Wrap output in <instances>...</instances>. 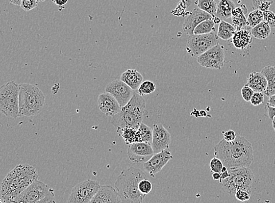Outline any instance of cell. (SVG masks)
<instances>
[{
  "mask_svg": "<svg viewBox=\"0 0 275 203\" xmlns=\"http://www.w3.org/2000/svg\"><path fill=\"white\" fill-rule=\"evenodd\" d=\"M214 155L228 169L249 167L254 159L252 144L241 135H237L233 142L222 139L215 146Z\"/></svg>",
  "mask_w": 275,
  "mask_h": 203,
  "instance_id": "cell-1",
  "label": "cell"
},
{
  "mask_svg": "<svg viewBox=\"0 0 275 203\" xmlns=\"http://www.w3.org/2000/svg\"><path fill=\"white\" fill-rule=\"evenodd\" d=\"M38 179L35 168L29 165H19L10 171L2 183L1 196L9 203Z\"/></svg>",
  "mask_w": 275,
  "mask_h": 203,
  "instance_id": "cell-2",
  "label": "cell"
},
{
  "mask_svg": "<svg viewBox=\"0 0 275 203\" xmlns=\"http://www.w3.org/2000/svg\"><path fill=\"white\" fill-rule=\"evenodd\" d=\"M147 178L142 170L131 167L124 169L118 175L115 188L122 203H143L146 196L139 190V183Z\"/></svg>",
  "mask_w": 275,
  "mask_h": 203,
  "instance_id": "cell-3",
  "label": "cell"
},
{
  "mask_svg": "<svg viewBox=\"0 0 275 203\" xmlns=\"http://www.w3.org/2000/svg\"><path fill=\"white\" fill-rule=\"evenodd\" d=\"M147 113L144 99L136 92L119 114L112 117L111 123L117 132L127 128L138 130Z\"/></svg>",
  "mask_w": 275,
  "mask_h": 203,
  "instance_id": "cell-4",
  "label": "cell"
},
{
  "mask_svg": "<svg viewBox=\"0 0 275 203\" xmlns=\"http://www.w3.org/2000/svg\"><path fill=\"white\" fill-rule=\"evenodd\" d=\"M45 96L38 87L32 84L19 85V116L37 115L44 108Z\"/></svg>",
  "mask_w": 275,
  "mask_h": 203,
  "instance_id": "cell-5",
  "label": "cell"
},
{
  "mask_svg": "<svg viewBox=\"0 0 275 203\" xmlns=\"http://www.w3.org/2000/svg\"><path fill=\"white\" fill-rule=\"evenodd\" d=\"M230 176L222 182V188L231 196H235L239 189L251 190L254 182L253 171L249 167H242L229 169Z\"/></svg>",
  "mask_w": 275,
  "mask_h": 203,
  "instance_id": "cell-6",
  "label": "cell"
},
{
  "mask_svg": "<svg viewBox=\"0 0 275 203\" xmlns=\"http://www.w3.org/2000/svg\"><path fill=\"white\" fill-rule=\"evenodd\" d=\"M0 110L3 115L13 118L19 116V85L11 81L0 89Z\"/></svg>",
  "mask_w": 275,
  "mask_h": 203,
  "instance_id": "cell-7",
  "label": "cell"
},
{
  "mask_svg": "<svg viewBox=\"0 0 275 203\" xmlns=\"http://www.w3.org/2000/svg\"><path fill=\"white\" fill-rule=\"evenodd\" d=\"M217 35L214 32L207 34L188 36L186 50L192 57L198 58L208 50L217 45L218 43Z\"/></svg>",
  "mask_w": 275,
  "mask_h": 203,
  "instance_id": "cell-8",
  "label": "cell"
},
{
  "mask_svg": "<svg viewBox=\"0 0 275 203\" xmlns=\"http://www.w3.org/2000/svg\"><path fill=\"white\" fill-rule=\"evenodd\" d=\"M101 187L99 181L86 180L73 187L68 203H89Z\"/></svg>",
  "mask_w": 275,
  "mask_h": 203,
  "instance_id": "cell-9",
  "label": "cell"
},
{
  "mask_svg": "<svg viewBox=\"0 0 275 203\" xmlns=\"http://www.w3.org/2000/svg\"><path fill=\"white\" fill-rule=\"evenodd\" d=\"M50 190L48 185L37 179L9 203H37L44 198L49 193Z\"/></svg>",
  "mask_w": 275,
  "mask_h": 203,
  "instance_id": "cell-10",
  "label": "cell"
},
{
  "mask_svg": "<svg viewBox=\"0 0 275 203\" xmlns=\"http://www.w3.org/2000/svg\"><path fill=\"white\" fill-rule=\"evenodd\" d=\"M196 61L204 68L221 69L224 65V48L218 44L198 57Z\"/></svg>",
  "mask_w": 275,
  "mask_h": 203,
  "instance_id": "cell-11",
  "label": "cell"
},
{
  "mask_svg": "<svg viewBox=\"0 0 275 203\" xmlns=\"http://www.w3.org/2000/svg\"><path fill=\"white\" fill-rule=\"evenodd\" d=\"M105 92L111 93L117 100L121 108L124 107L129 103L135 92L120 80L110 83L106 87Z\"/></svg>",
  "mask_w": 275,
  "mask_h": 203,
  "instance_id": "cell-12",
  "label": "cell"
},
{
  "mask_svg": "<svg viewBox=\"0 0 275 203\" xmlns=\"http://www.w3.org/2000/svg\"><path fill=\"white\" fill-rule=\"evenodd\" d=\"M155 155L151 144L137 142L130 144L128 155L130 161L135 163H146Z\"/></svg>",
  "mask_w": 275,
  "mask_h": 203,
  "instance_id": "cell-13",
  "label": "cell"
},
{
  "mask_svg": "<svg viewBox=\"0 0 275 203\" xmlns=\"http://www.w3.org/2000/svg\"><path fill=\"white\" fill-rule=\"evenodd\" d=\"M152 146L155 154L168 150L171 143V135L162 124H153Z\"/></svg>",
  "mask_w": 275,
  "mask_h": 203,
  "instance_id": "cell-14",
  "label": "cell"
},
{
  "mask_svg": "<svg viewBox=\"0 0 275 203\" xmlns=\"http://www.w3.org/2000/svg\"><path fill=\"white\" fill-rule=\"evenodd\" d=\"M172 158L173 157L170 151L163 150L160 153L155 154L149 161L144 163V169L152 177H155V174L159 173Z\"/></svg>",
  "mask_w": 275,
  "mask_h": 203,
  "instance_id": "cell-15",
  "label": "cell"
},
{
  "mask_svg": "<svg viewBox=\"0 0 275 203\" xmlns=\"http://www.w3.org/2000/svg\"><path fill=\"white\" fill-rule=\"evenodd\" d=\"M213 18L210 14L196 8L188 14L183 24V29L188 36L193 34L194 31L200 23Z\"/></svg>",
  "mask_w": 275,
  "mask_h": 203,
  "instance_id": "cell-16",
  "label": "cell"
},
{
  "mask_svg": "<svg viewBox=\"0 0 275 203\" xmlns=\"http://www.w3.org/2000/svg\"><path fill=\"white\" fill-rule=\"evenodd\" d=\"M98 107L99 110L106 116H113L121 111V108L117 100L111 93L105 92L98 97Z\"/></svg>",
  "mask_w": 275,
  "mask_h": 203,
  "instance_id": "cell-17",
  "label": "cell"
},
{
  "mask_svg": "<svg viewBox=\"0 0 275 203\" xmlns=\"http://www.w3.org/2000/svg\"><path fill=\"white\" fill-rule=\"evenodd\" d=\"M119 194L111 186H101L95 196L89 203H120Z\"/></svg>",
  "mask_w": 275,
  "mask_h": 203,
  "instance_id": "cell-18",
  "label": "cell"
},
{
  "mask_svg": "<svg viewBox=\"0 0 275 203\" xmlns=\"http://www.w3.org/2000/svg\"><path fill=\"white\" fill-rule=\"evenodd\" d=\"M120 80L127 84L133 91H137L143 83V77L137 70L130 69L121 74Z\"/></svg>",
  "mask_w": 275,
  "mask_h": 203,
  "instance_id": "cell-19",
  "label": "cell"
},
{
  "mask_svg": "<svg viewBox=\"0 0 275 203\" xmlns=\"http://www.w3.org/2000/svg\"><path fill=\"white\" fill-rule=\"evenodd\" d=\"M246 85L252 88L254 92L265 93L268 86V81L261 72H254L250 73Z\"/></svg>",
  "mask_w": 275,
  "mask_h": 203,
  "instance_id": "cell-20",
  "label": "cell"
},
{
  "mask_svg": "<svg viewBox=\"0 0 275 203\" xmlns=\"http://www.w3.org/2000/svg\"><path fill=\"white\" fill-rule=\"evenodd\" d=\"M252 41V34L251 31L246 29L237 31L232 38V43L234 47L240 50H244L248 47Z\"/></svg>",
  "mask_w": 275,
  "mask_h": 203,
  "instance_id": "cell-21",
  "label": "cell"
},
{
  "mask_svg": "<svg viewBox=\"0 0 275 203\" xmlns=\"http://www.w3.org/2000/svg\"><path fill=\"white\" fill-rule=\"evenodd\" d=\"M243 7V5L235 8L232 13V22L237 31L244 29L247 26V18L245 17L247 9L245 6Z\"/></svg>",
  "mask_w": 275,
  "mask_h": 203,
  "instance_id": "cell-22",
  "label": "cell"
},
{
  "mask_svg": "<svg viewBox=\"0 0 275 203\" xmlns=\"http://www.w3.org/2000/svg\"><path fill=\"white\" fill-rule=\"evenodd\" d=\"M235 8V3L232 0H219L217 13L215 17L224 21L225 19L232 17V13Z\"/></svg>",
  "mask_w": 275,
  "mask_h": 203,
  "instance_id": "cell-23",
  "label": "cell"
},
{
  "mask_svg": "<svg viewBox=\"0 0 275 203\" xmlns=\"http://www.w3.org/2000/svg\"><path fill=\"white\" fill-rule=\"evenodd\" d=\"M261 72L268 81L265 94L268 97L275 95V66L268 65L262 69Z\"/></svg>",
  "mask_w": 275,
  "mask_h": 203,
  "instance_id": "cell-24",
  "label": "cell"
},
{
  "mask_svg": "<svg viewBox=\"0 0 275 203\" xmlns=\"http://www.w3.org/2000/svg\"><path fill=\"white\" fill-rule=\"evenodd\" d=\"M237 30L233 25L225 21H221L219 24L217 36L224 41L230 40L233 37Z\"/></svg>",
  "mask_w": 275,
  "mask_h": 203,
  "instance_id": "cell-25",
  "label": "cell"
},
{
  "mask_svg": "<svg viewBox=\"0 0 275 203\" xmlns=\"http://www.w3.org/2000/svg\"><path fill=\"white\" fill-rule=\"evenodd\" d=\"M219 2V0H196L195 4L199 9L210 14L213 18L217 13Z\"/></svg>",
  "mask_w": 275,
  "mask_h": 203,
  "instance_id": "cell-26",
  "label": "cell"
},
{
  "mask_svg": "<svg viewBox=\"0 0 275 203\" xmlns=\"http://www.w3.org/2000/svg\"><path fill=\"white\" fill-rule=\"evenodd\" d=\"M251 33L255 38L259 40H265L270 36V27L266 21H263L260 24L251 29Z\"/></svg>",
  "mask_w": 275,
  "mask_h": 203,
  "instance_id": "cell-27",
  "label": "cell"
},
{
  "mask_svg": "<svg viewBox=\"0 0 275 203\" xmlns=\"http://www.w3.org/2000/svg\"><path fill=\"white\" fill-rule=\"evenodd\" d=\"M121 136L127 144L141 142L140 132L138 130L132 128H127L120 130Z\"/></svg>",
  "mask_w": 275,
  "mask_h": 203,
  "instance_id": "cell-28",
  "label": "cell"
},
{
  "mask_svg": "<svg viewBox=\"0 0 275 203\" xmlns=\"http://www.w3.org/2000/svg\"><path fill=\"white\" fill-rule=\"evenodd\" d=\"M215 24L213 18L200 23L194 31V35L207 34L214 32Z\"/></svg>",
  "mask_w": 275,
  "mask_h": 203,
  "instance_id": "cell-29",
  "label": "cell"
},
{
  "mask_svg": "<svg viewBox=\"0 0 275 203\" xmlns=\"http://www.w3.org/2000/svg\"><path fill=\"white\" fill-rule=\"evenodd\" d=\"M263 21H264V12L259 10H255L247 16V25L253 29Z\"/></svg>",
  "mask_w": 275,
  "mask_h": 203,
  "instance_id": "cell-30",
  "label": "cell"
},
{
  "mask_svg": "<svg viewBox=\"0 0 275 203\" xmlns=\"http://www.w3.org/2000/svg\"><path fill=\"white\" fill-rule=\"evenodd\" d=\"M138 130L140 132L141 142L150 144L152 145L153 141V129L141 123Z\"/></svg>",
  "mask_w": 275,
  "mask_h": 203,
  "instance_id": "cell-31",
  "label": "cell"
},
{
  "mask_svg": "<svg viewBox=\"0 0 275 203\" xmlns=\"http://www.w3.org/2000/svg\"><path fill=\"white\" fill-rule=\"evenodd\" d=\"M156 89V87L154 83L151 81H146L141 83L136 92L140 96L143 97L151 94L155 91Z\"/></svg>",
  "mask_w": 275,
  "mask_h": 203,
  "instance_id": "cell-32",
  "label": "cell"
},
{
  "mask_svg": "<svg viewBox=\"0 0 275 203\" xmlns=\"http://www.w3.org/2000/svg\"><path fill=\"white\" fill-rule=\"evenodd\" d=\"M138 187L140 192L145 196L150 193L153 189L152 183L147 178L141 180Z\"/></svg>",
  "mask_w": 275,
  "mask_h": 203,
  "instance_id": "cell-33",
  "label": "cell"
},
{
  "mask_svg": "<svg viewBox=\"0 0 275 203\" xmlns=\"http://www.w3.org/2000/svg\"><path fill=\"white\" fill-rule=\"evenodd\" d=\"M251 190L246 189H239L236 191L235 196L239 201H248L251 198Z\"/></svg>",
  "mask_w": 275,
  "mask_h": 203,
  "instance_id": "cell-34",
  "label": "cell"
},
{
  "mask_svg": "<svg viewBox=\"0 0 275 203\" xmlns=\"http://www.w3.org/2000/svg\"><path fill=\"white\" fill-rule=\"evenodd\" d=\"M223 166H224L221 160L217 158H213L210 161V167L211 172L221 173Z\"/></svg>",
  "mask_w": 275,
  "mask_h": 203,
  "instance_id": "cell-35",
  "label": "cell"
},
{
  "mask_svg": "<svg viewBox=\"0 0 275 203\" xmlns=\"http://www.w3.org/2000/svg\"><path fill=\"white\" fill-rule=\"evenodd\" d=\"M272 3V2H268L267 0H253L254 6L257 8V10H261L263 12L268 11Z\"/></svg>",
  "mask_w": 275,
  "mask_h": 203,
  "instance_id": "cell-36",
  "label": "cell"
},
{
  "mask_svg": "<svg viewBox=\"0 0 275 203\" xmlns=\"http://www.w3.org/2000/svg\"><path fill=\"white\" fill-rule=\"evenodd\" d=\"M38 6V3L37 0H22L20 7L23 11L29 12L37 8Z\"/></svg>",
  "mask_w": 275,
  "mask_h": 203,
  "instance_id": "cell-37",
  "label": "cell"
},
{
  "mask_svg": "<svg viewBox=\"0 0 275 203\" xmlns=\"http://www.w3.org/2000/svg\"><path fill=\"white\" fill-rule=\"evenodd\" d=\"M264 93L259 92H254L252 98L250 100L251 104L254 106L257 107L259 105L264 103Z\"/></svg>",
  "mask_w": 275,
  "mask_h": 203,
  "instance_id": "cell-38",
  "label": "cell"
},
{
  "mask_svg": "<svg viewBox=\"0 0 275 203\" xmlns=\"http://www.w3.org/2000/svg\"><path fill=\"white\" fill-rule=\"evenodd\" d=\"M254 93V90L249 86L245 85L241 89V95L243 99L246 102H250Z\"/></svg>",
  "mask_w": 275,
  "mask_h": 203,
  "instance_id": "cell-39",
  "label": "cell"
},
{
  "mask_svg": "<svg viewBox=\"0 0 275 203\" xmlns=\"http://www.w3.org/2000/svg\"><path fill=\"white\" fill-rule=\"evenodd\" d=\"M264 21L268 23L270 27L275 28V13L269 10L264 11Z\"/></svg>",
  "mask_w": 275,
  "mask_h": 203,
  "instance_id": "cell-40",
  "label": "cell"
},
{
  "mask_svg": "<svg viewBox=\"0 0 275 203\" xmlns=\"http://www.w3.org/2000/svg\"><path fill=\"white\" fill-rule=\"evenodd\" d=\"M37 203H57L56 198H55V194L54 190L51 189L49 192L46 196L38 201Z\"/></svg>",
  "mask_w": 275,
  "mask_h": 203,
  "instance_id": "cell-41",
  "label": "cell"
},
{
  "mask_svg": "<svg viewBox=\"0 0 275 203\" xmlns=\"http://www.w3.org/2000/svg\"><path fill=\"white\" fill-rule=\"evenodd\" d=\"M237 136V134L233 130H229L223 133V139L227 142L234 141Z\"/></svg>",
  "mask_w": 275,
  "mask_h": 203,
  "instance_id": "cell-42",
  "label": "cell"
},
{
  "mask_svg": "<svg viewBox=\"0 0 275 203\" xmlns=\"http://www.w3.org/2000/svg\"><path fill=\"white\" fill-rule=\"evenodd\" d=\"M266 109L267 111H268V115L269 119L272 120L275 116V108L270 107L269 105L266 104Z\"/></svg>",
  "mask_w": 275,
  "mask_h": 203,
  "instance_id": "cell-43",
  "label": "cell"
},
{
  "mask_svg": "<svg viewBox=\"0 0 275 203\" xmlns=\"http://www.w3.org/2000/svg\"><path fill=\"white\" fill-rule=\"evenodd\" d=\"M53 2L59 7H63L68 3V0H53Z\"/></svg>",
  "mask_w": 275,
  "mask_h": 203,
  "instance_id": "cell-44",
  "label": "cell"
},
{
  "mask_svg": "<svg viewBox=\"0 0 275 203\" xmlns=\"http://www.w3.org/2000/svg\"><path fill=\"white\" fill-rule=\"evenodd\" d=\"M267 105L269 107L275 108V95L269 97L268 103Z\"/></svg>",
  "mask_w": 275,
  "mask_h": 203,
  "instance_id": "cell-45",
  "label": "cell"
},
{
  "mask_svg": "<svg viewBox=\"0 0 275 203\" xmlns=\"http://www.w3.org/2000/svg\"><path fill=\"white\" fill-rule=\"evenodd\" d=\"M230 176L229 170L225 171V172L221 173V179H220L219 183H221L223 180L226 179L227 178Z\"/></svg>",
  "mask_w": 275,
  "mask_h": 203,
  "instance_id": "cell-46",
  "label": "cell"
},
{
  "mask_svg": "<svg viewBox=\"0 0 275 203\" xmlns=\"http://www.w3.org/2000/svg\"><path fill=\"white\" fill-rule=\"evenodd\" d=\"M22 0H9V2L11 5L21 6Z\"/></svg>",
  "mask_w": 275,
  "mask_h": 203,
  "instance_id": "cell-47",
  "label": "cell"
},
{
  "mask_svg": "<svg viewBox=\"0 0 275 203\" xmlns=\"http://www.w3.org/2000/svg\"><path fill=\"white\" fill-rule=\"evenodd\" d=\"M213 178L214 180V181H220V179H221V173H214L213 174Z\"/></svg>",
  "mask_w": 275,
  "mask_h": 203,
  "instance_id": "cell-48",
  "label": "cell"
},
{
  "mask_svg": "<svg viewBox=\"0 0 275 203\" xmlns=\"http://www.w3.org/2000/svg\"><path fill=\"white\" fill-rule=\"evenodd\" d=\"M213 19L215 24H219V23L221 22L222 21L221 20V19H220L219 18L217 17H213Z\"/></svg>",
  "mask_w": 275,
  "mask_h": 203,
  "instance_id": "cell-49",
  "label": "cell"
},
{
  "mask_svg": "<svg viewBox=\"0 0 275 203\" xmlns=\"http://www.w3.org/2000/svg\"><path fill=\"white\" fill-rule=\"evenodd\" d=\"M272 124H273L274 131L275 132V116H274V118L272 119Z\"/></svg>",
  "mask_w": 275,
  "mask_h": 203,
  "instance_id": "cell-50",
  "label": "cell"
},
{
  "mask_svg": "<svg viewBox=\"0 0 275 203\" xmlns=\"http://www.w3.org/2000/svg\"><path fill=\"white\" fill-rule=\"evenodd\" d=\"M45 1H46V0H37V2L38 3H42V2H44Z\"/></svg>",
  "mask_w": 275,
  "mask_h": 203,
  "instance_id": "cell-51",
  "label": "cell"
},
{
  "mask_svg": "<svg viewBox=\"0 0 275 203\" xmlns=\"http://www.w3.org/2000/svg\"><path fill=\"white\" fill-rule=\"evenodd\" d=\"M1 203H3L2 202Z\"/></svg>",
  "mask_w": 275,
  "mask_h": 203,
  "instance_id": "cell-52",
  "label": "cell"
}]
</instances>
